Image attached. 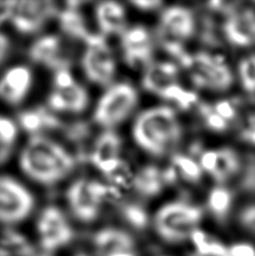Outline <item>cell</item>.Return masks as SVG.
Returning <instances> with one entry per match:
<instances>
[{"label":"cell","mask_w":255,"mask_h":256,"mask_svg":"<svg viewBox=\"0 0 255 256\" xmlns=\"http://www.w3.org/2000/svg\"><path fill=\"white\" fill-rule=\"evenodd\" d=\"M76 156L64 146L44 135L32 136L20 155L18 164L29 180L40 186H54L74 170Z\"/></svg>","instance_id":"obj_1"},{"label":"cell","mask_w":255,"mask_h":256,"mask_svg":"<svg viewBox=\"0 0 255 256\" xmlns=\"http://www.w3.org/2000/svg\"><path fill=\"white\" fill-rule=\"evenodd\" d=\"M122 198L121 190L114 184L84 176L74 180L65 192L69 216L82 225L96 222L106 206L114 208Z\"/></svg>","instance_id":"obj_2"},{"label":"cell","mask_w":255,"mask_h":256,"mask_svg":"<svg viewBox=\"0 0 255 256\" xmlns=\"http://www.w3.org/2000/svg\"><path fill=\"white\" fill-rule=\"evenodd\" d=\"M182 127L172 108L156 107L145 111L134 125V140L152 155H164L180 142Z\"/></svg>","instance_id":"obj_3"},{"label":"cell","mask_w":255,"mask_h":256,"mask_svg":"<svg viewBox=\"0 0 255 256\" xmlns=\"http://www.w3.org/2000/svg\"><path fill=\"white\" fill-rule=\"evenodd\" d=\"M203 220V209L198 204L180 198L160 206L152 217V226L162 242L174 246L189 242Z\"/></svg>","instance_id":"obj_4"},{"label":"cell","mask_w":255,"mask_h":256,"mask_svg":"<svg viewBox=\"0 0 255 256\" xmlns=\"http://www.w3.org/2000/svg\"><path fill=\"white\" fill-rule=\"evenodd\" d=\"M195 26L192 12L183 6L166 9L159 22L158 34L162 48L186 68L192 56L186 51L184 43L192 36Z\"/></svg>","instance_id":"obj_5"},{"label":"cell","mask_w":255,"mask_h":256,"mask_svg":"<svg viewBox=\"0 0 255 256\" xmlns=\"http://www.w3.org/2000/svg\"><path fill=\"white\" fill-rule=\"evenodd\" d=\"M35 236L43 253L52 254L71 245L76 231L68 212L57 206H46L35 220Z\"/></svg>","instance_id":"obj_6"},{"label":"cell","mask_w":255,"mask_h":256,"mask_svg":"<svg viewBox=\"0 0 255 256\" xmlns=\"http://www.w3.org/2000/svg\"><path fill=\"white\" fill-rule=\"evenodd\" d=\"M138 100V93L131 84H114L98 100L94 110L93 121L105 130H111L126 120L134 110Z\"/></svg>","instance_id":"obj_7"},{"label":"cell","mask_w":255,"mask_h":256,"mask_svg":"<svg viewBox=\"0 0 255 256\" xmlns=\"http://www.w3.org/2000/svg\"><path fill=\"white\" fill-rule=\"evenodd\" d=\"M34 195L12 176L0 175V226H17L34 211Z\"/></svg>","instance_id":"obj_8"},{"label":"cell","mask_w":255,"mask_h":256,"mask_svg":"<svg viewBox=\"0 0 255 256\" xmlns=\"http://www.w3.org/2000/svg\"><path fill=\"white\" fill-rule=\"evenodd\" d=\"M84 43L86 48L80 59V66L86 79L99 86L110 84L116 74V65L105 36L91 34Z\"/></svg>","instance_id":"obj_9"},{"label":"cell","mask_w":255,"mask_h":256,"mask_svg":"<svg viewBox=\"0 0 255 256\" xmlns=\"http://www.w3.org/2000/svg\"><path fill=\"white\" fill-rule=\"evenodd\" d=\"M187 70L190 71L193 84L198 88L224 91L234 82L232 74L228 65L209 52H200L192 56Z\"/></svg>","instance_id":"obj_10"},{"label":"cell","mask_w":255,"mask_h":256,"mask_svg":"<svg viewBox=\"0 0 255 256\" xmlns=\"http://www.w3.org/2000/svg\"><path fill=\"white\" fill-rule=\"evenodd\" d=\"M59 12V7L52 1H20L16 2L10 21L21 34H34L57 17Z\"/></svg>","instance_id":"obj_11"},{"label":"cell","mask_w":255,"mask_h":256,"mask_svg":"<svg viewBox=\"0 0 255 256\" xmlns=\"http://www.w3.org/2000/svg\"><path fill=\"white\" fill-rule=\"evenodd\" d=\"M121 150V138L112 130H108L97 136L88 154V160L96 169L107 176L122 161L120 158Z\"/></svg>","instance_id":"obj_12"},{"label":"cell","mask_w":255,"mask_h":256,"mask_svg":"<svg viewBox=\"0 0 255 256\" xmlns=\"http://www.w3.org/2000/svg\"><path fill=\"white\" fill-rule=\"evenodd\" d=\"M122 49L124 60L133 68L148 66L154 52L152 36L142 26L125 30L122 34Z\"/></svg>","instance_id":"obj_13"},{"label":"cell","mask_w":255,"mask_h":256,"mask_svg":"<svg viewBox=\"0 0 255 256\" xmlns=\"http://www.w3.org/2000/svg\"><path fill=\"white\" fill-rule=\"evenodd\" d=\"M93 256H107L122 251L136 250V240L130 230L116 226H105L90 237Z\"/></svg>","instance_id":"obj_14"},{"label":"cell","mask_w":255,"mask_h":256,"mask_svg":"<svg viewBox=\"0 0 255 256\" xmlns=\"http://www.w3.org/2000/svg\"><path fill=\"white\" fill-rule=\"evenodd\" d=\"M31 62L56 72L70 68L71 62L64 54L62 40L58 35L46 34L36 40L28 50Z\"/></svg>","instance_id":"obj_15"},{"label":"cell","mask_w":255,"mask_h":256,"mask_svg":"<svg viewBox=\"0 0 255 256\" xmlns=\"http://www.w3.org/2000/svg\"><path fill=\"white\" fill-rule=\"evenodd\" d=\"M32 82V72L28 66H12L0 77V100L10 106L20 105L30 93Z\"/></svg>","instance_id":"obj_16"},{"label":"cell","mask_w":255,"mask_h":256,"mask_svg":"<svg viewBox=\"0 0 255 256\" xmlns=\"http://www.w3.org/2000/svg\"><path fill=\"white\" fill-rule=\"evenodd\" d=\"M90 100L88 90L74 80L66 86L52 88L48 98V104L49 110L52 112L80 114L86 110Z\"/></svg>","instance_id":"obj_17"},{"label":"cell","mask_w":255,"mask_h":256,"mask_svg":"<svg viewBox=\"0 0 255 256\" xmlns=\"http://www.w3.org/2000/svg\"><path fill=\"white\" fill-rule=\"evenodd\" d=\"M224 34L228 42L236 46H248L255 42V12L251 9L235 10L224 22Z\"/></svg>","instance_id":"obj_18"},{"label":"cell","mask_w":255,"mask_h":256,"mask_svg":"<svg viewBox=\"0 0 255 256\" xmlns=\"http://www.w3.org/2000/svg\"><path fill=\"white\" fill-rule=\"evenodd\" d=\"M17 124L23 130L32 136L42 135L48 130L64 128L62 122L52 110L44 107L34 108L18 114Z\"/></svg>","instance_id":"obj_19"},{"label":"cell","mask_w":255,"mask_h":256,"mask_svg":"<svg viewBox=\"0 0 255 256\" xmlns=\"http://www.w3.org/2000/svg\"><path fill=\"white\" fill-rule=\"evenodd\" d=\"M94 16L100 34H122L126 26V12L121 4L113 1L99 3L94 9Z\"/></svg>","instance_id":"obj_20"},{"label":"cell","mask_w":255,"mask_h":256,"mask_svg":"<svg viewBox=\"0 0 255 256\" xmlns=\"http://www.w3.org/2000/svg\"><path fill=\"white\" fill-rule=\"evenodd\" d=\"M178 77V66L172 62H158L150 64L145 71L142 86L145 90L160 94L170 86L176 84Z\"/></svg>","instance_id":"obj_21"},{"label":"cell","mask_w":255,"mask_h":256,"mask_svg":"<svg viewBox=\"0 0 255 256\" xmlns=\"http://www.w3.org/2000/svg\"><path fill=\"white\" fill-rule=\"evenodd\" d=\"M57 15L60 30L69 38L85 42L92 32L88 29L85 17L80 10V2H68Z\"/></svg>","instance_id":"obj_22"},{"label":"cell","mask_w":255,"mask_h":256,"mask_svg":"<svg viewBox=\"0 0 255 256\" xmlns=\"http://www.w3.org/2000/svg\"><path fill=\"white\" fill-rule=\"evenodd\" d=\"M166 186L164 170L148 166L134 174L131 188L144 198H152L161 194Z\"/></svg>","instance_id":"obj_23"},{"label":"cell","mask_w":255,"mask_h":256,"mask_svg":"<svg viewBox=\"0 0 255 256\" xmlns=\"http://www.w3.org/2000/svg\"><path fill=\"white\" fill-rule=\"evenodd\" d=\"M116 209L118 216L122 223L130 228V231L144 234L152 225V217L142 203L124 200Z\"/></svg>","instance_id":"obj_24"},{"label":"cell","mask_w":255,"mask_h":256,"mask_svg":"<svg viewBox=\"0 0 255 256\" xmlns=\"http://www.w3.org/2000/svg\"><path fill=\"white\" fill-rule=\"evenodd\" d=\"M234 201V196L231 190L220 186L214 187L207 196V211L214 222L220 226H226L231 216Z\"/></svg>","instance_id":"obj_25"},{"label":"cell","mask_w":255,"mask_h":256,"mask_svg":"<svg viewBox=\"0 0 255 256\" xmlns=\"http://www.w3.org/2000/svg\"><path fill=\"white\" fill-rule=\"evenodd\" d=\"M238 154L230 148L217 150V160L210 176L218 184H224L231 180L242 168Z\"/></svg>","instance_id":"obj_26"},{"label":"cell","mask_w":255,"mask_h":256,"mask_svg":"<svg viewBox=\"0 0 255 256\" xmlns=\"http://www.w3.org/2000/svg\"><path fill=\"white\" fill-rule=\"evenodd\" d=\"M192 250L203 256H229L228 246L222 240L204 229H196L190 234Z\"/></svg>","instance_id":"obj_27"},{"label":"cell","mask_w":255,"mask_h":256,"mask_svg":"<svg viewBox=\"0 0 255 256\" xmlns=\"http://www.w3.org/2000/svg\"><path fill=\"white\" fill-rule=\"evenodd\" d=\"M172 164L178 175L189 183L196 184L202 178V168L190 156L176 154L172 156Z\"/></svg>","instance_id":"obj_28"},{"label":"cell","mask_w":255,"mask_h":256,"mask_svg":"<svg viewBox=\"0 0 255 256\" xmlns=\"http://www.w3.org/2000/svg\"><path fill=\"white\" fill-rule=\"evenodd\" d=\"M160 97H162V99L172 102L182 110L190 108L198 100L196 94L189 90H184L178 84L168 88L160 94Z\"/></svg>","instance_id":"obj_29"},{"label":"cell","mask_w":255,"mask_h":256,"mask_svg":"<svg viewBox=\"0 0 255 256\" xmlns=\"http://www.w3.org/2000/svg\"><path fill=\"white\" fill-rule=\"evenodd\" d=\"M238 73L244 90L249 94H255V54L242 60L238 66Z\"/></svg>","instance_id":"obj_30"},{"label":"cell","mask_w":255,"mask_h":256,"mask_svg":"<svg viewBox=\"0 0 255 256\" xmlns=\"http://www.w3.org/2000/svg\"><path fill=\"white\" fill-rule=\"evenodd\" d=\"M200 113L204 124L208 128L216 132H223L228 128V121L221 118L214 110V107L206 104H200Z\"/></svg>","instance_id":"obj_31"},{"label":"cell","mask_w":255,"mask_h":256,"mask_svg":"<svg viewBox=\"0 0 255 256\" xmlns=\"http://www.w3.org/2000/svg\"><path fill=\"white\" fill-rule=\"evenodd\" d=\"M238 186L242 192L255 196V154L250 155L246 161Z\"/></svg>","instance_id":"obj_32"},{"label":"cell","mask_w":255,"mask_h":256,"mask_svg":"<svg viewBox=\"0 0 255 256\" xmlns=\"http://www.w3.org/2000/svg\"><path fill=\"white\" fill-rule=\"evenodd\" d=\"M238 220L242 228L255 236V204L242 208L238 214Z\"/></svg>","instance_id":"obj_33"},{"label":"cell","mask_w":255,"mask_h":256,"mask_svg":"<svg viewBox=\"0 0 255 256\" xmlns=\"http://www.w3.org/2000/svg\"><path fill=\"white\" fill-rule=\"evenodd\" d=\"M229 256H255V245L248 242H237L228 246Z\"/></svg>","instance_id":"obj_34"},{"label":"cell","mask_w":255,"mask_h":256,"mask_svg":"<svg viewBox=\"0 0 255 256\" xmlns=\"http://www.w3.org/2000/svg\"><path fill=\"white\" fill-rule=\"evenodd\" d=\"M214 108L216 113L220 114L221 118H224L226 121L234 120L237 114L234 104H232L229 100H223L218 102L217 104L214 105Z\"/></svg>","instance_id":"obj_35"},{"label":"cell","mask_w":255,"mask_h":256,"mask_svg":"<svg viewBox=\"0 0 255 256\" xmlns=\"http://www.w3.org/2000/svg\"><path fill=\"white\" fill-rule=\"evenodd\" d=\"M200 164L202 170L212 174L217 160V150H206L200 152Z\"/></svg>","instance_id":"obj_36"},{"label":"cell","mask_w":255,"mask_h":256,"mask_svg":"<svg viewBox=\"0 0 255 256\" xmlns=\"http://www.w3.org/2000/svg\"><path fill=\"white\" fill-rule=\"evenodd\" d=\"M12 50V42L8 35L0 32V65L8 58Z\"/></svg>","instance_id":"obj_37"},{"label":"cell","mask_w":255,"mask_h":256,"mask_svg":"<svg viewBox=\"0 0 255 256\" xmlns=\"http://www.w3.org/2000/svg\"><path fill=\"white\" fill-rule=\"evenodd\" d=\"M242 138L255 146V114L249 118V126L242 132Z\"/></svg>","instance_id":"obj_38"},{"label":"cell","mask_w":255,"mask_h":256,"mask_svg":"<svg viewBox=\"0 0 255 256\" xmlns=\"http://www.w3.org/2000/svg\"><path fill=\"white\" fill-rule=\"evenodd\" d=\"M131 4L136 8L142 10H153L158 9L162 4L161 1H133Z\"/></svg>","instance_id":"obj_39"},{"label":"cell","mask_w":255,"mask_h":256,"mask_svg":"<svg viewBox=\"0 0 255 256\" xmlns=\"http://www.w3.org/2000/svg\"><path fill=\"white\" fill-rule=\"evenodd\" d=\"M12 150L9 146H7L4 142L2 138H0V166H2L10 158V154L12 152Z\"/></svg>","instance_id":"obj_40"},{"label":"cell","mask_w":255,"mask_h":256,"mask_svg":"<svg viewBox=\"0 0 255 256\" xmlns=\"http://www.w3.org/2000/svg\"><path fill=\"white\" fill-rule=\"evenodd\" d=\"M107 256H139L136 250H130V251H122L118 253L111 254Z\"/></svg>","instance_id":"obj_41"},{"label":"cell","mask_w":255,"mask_h":256,"mask_svg":"<svg viewBox=\"0 0 255 256\" xmlns=\"http://www.w3.org/2000/svg\"><path fill=\"white\" fill-rule=\"evenodd\" d=\"M71 256H93V254H92V253L88 252V251L79 250V251H76V253L72 254Z\"/></svg>","instance_id":"obj_42"},{"label":"cell","mask_w":255,"mask_h":256,"mask_svg":"<svg viewBox=\"0 0 255 256\" xmlns=\"http://www.w3.org/2000/svg\"><path fill=\"white\" fill-rule=\"evenodd\" d=\"M186 256H203L200 254L198 253H196V251H194L193 250H190V251H188L186 254Z\"/></svg>","instance_id":"obj_43"},{"label":"cell","mask_w":255,"mask_h":256,"mask_svg":"<svg viewBox=\"0 0 255 256\" xmlns=\"http://www.w3.org/2000/svg\"><path fill=\"white\" fill-rule=\"evenodd\" d=\"M34 256H52V254H50L43 253V252H42L40 254H36Z\"/></svg>","instance_id":"obj_44"},{"label":"cell","mask_w":255,"mask_h":256,"mask_svg":"<svg viewBox=\"0 0 255 256\" xmlns=\"http://www.w3.org/2000/svg\"></svg>","instance_id":"obj_45"}]
</instances>
